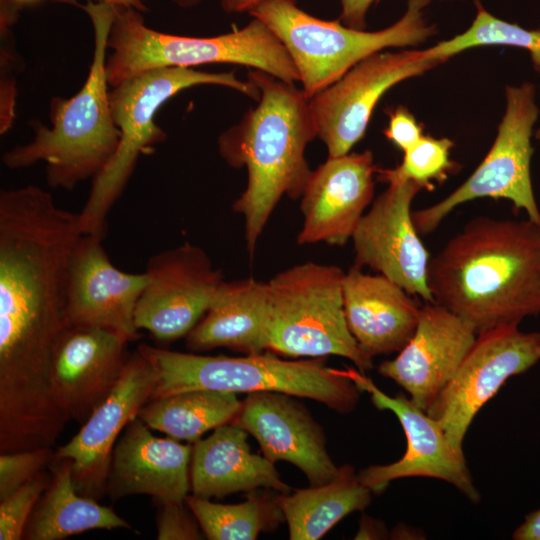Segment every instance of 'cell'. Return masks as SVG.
I'll return each instance as SVG.
<instances>
[{"label": "cell", "mask_w": 540, "mask_h": 540, "mask_svg": "<svg viewBox=\"0 0 540 540\" xmlns=\"http://www.w3.org/2000/svg\"><path fill=\"white\" fill-rule=\"evenodd\" d=\"M83 234L78 213L34 185L0 192V389L18 398L50 390L56 344L70 325L67 286Z\"/></svg>", "instance_id": "obj_1"}, {"label": "cell", "mask_w": 540, "mask_h": 540, "mask_svg": "<svg viewBox=\"0 0 540 540\" xmlns=\"http://www.w3.org/2000/svg\"><path fill=\"white\" fill-rule=\"evenodd\" d=\"M436 303L476 334L540 313V224L478 217L429 260Z\"/></svg>", "instance_id": "obj_2"}, {"label": "cell", "mask_w": 540, "mask_h": 540, "mask_svg": "<svg viewBox=\"0 0 540 540\" xmlns=\"http://www.w3.org/2000/svg\"><path fill=\"white\" fill-rule=\"evenodd\" d=\"M248 80L260 91L258 104L217 144L229 166L248 172L247 186L232 208L244 218L246 248L252 254L282 196L301 197L312 172L305 149L317 130L302 89L258 69L248 72Z\"/></svg>", "instance_id": "obj_3"}, {"label": "cell", "mask_w": 540, "mask_h": 540, "mask_svg": "<svg viewBox=\"0 0 540 540\" xmlns=\"http://www.w3.org/2000/svg\"><path fill=\"white\" fill-rule=\"evenodd\" d=\"M78 6L88 15L93 27V56L85 83L72 97L52 98L51 126L32 120V140L9 149L2 157L9 169L44 162L48 186L66 191L99 174L120 140L106 74L107 39L115 6L91 0Z\"/></svg>", "instance_id": "obj_4"}, {"label": "cell", "mask_w": 540, "mask_h": 540, "mask_svg": "<svg viewBox=\"0 0 540 540\" xmlns=\"http://www.w3.org/2000/svg\"><path fill=\"white\" fill-rule=\"evenodd\" d=\"M137 350L156 375L152 399L189 390L228 393L280 392L309 398L339 413L355 409L361 390L325 357L284 360L271 353L243 357L206 356L171 351L148 344Z\"/></svg>", "instance_id": "obj_5"}, {"label": "cell", "mask_w": 540, "mask_h": 540, "mask_svg": "<svg viewBox=\"0 0 540 540\" xmlns=\"http://www.w3.org/2000/svg\"><path fill=\"white\" fill-rule=\"evenodd\" d=\"M107 48L106 74L110 87L156 68H196L216 63L258 69L287 83L299 81L285 46L257 18L225 34L194 37L157 31L145 24L142 12L115 7Z\"/></svg>", "instance_id": "obj_6"}, {"label": "cell", "mask_w": 540, "mask_h": 540, "mask_svg": "<svg viewBox=\"0 0 540 540\" xmlns=\"http://www.w3.org/2000/svg\"><path fill=\"white\" fill-rule=\"evenodd\" d=\"M197 85H218L258 100L260 91L234 72H206L189 67H161L131 77L109 91L111 110L120 130L118 147L92 179L88 198L78 213L83 235L103 238L108 214L123 193L141 155L166 139L157 125L161 106L180 91Z\"/></svg>", "instance_id": "obj_7"}, {"label": "cell", "mask_w": 540, "mask_h": 540, "mask_svg": "<svg viewBox=\"0 0 540 540\" xmlns=\"http://www.w3.org/2000/svg\"><path fill=\"white\" fill-rule=\"evenodd\" d=\"M430 0H408L405 14L393 25L368 32L340 20L314 17L297 0H261L248 12L262 21L282 42L310 99L370 55L390 47L414 46L436 30L424 10Z\"/></svg>", "instance_id": "obj_8"}, {"label": "cell", "mask_w": 540, "mask_h": 540, "mask_svg": "<svg viewBox=\"0 0 540 540\" xmlns=\"http://www.w3.org/2000/svg\"><path fill=\"white\" fill-rule=\"evenodd\" d=\"M345 272L306 262L283 270L267 284V350L287 357L337 355L361 371L373 367L351 334L344 313Z\"/></svg>", "instance_id": "obj_9"}, {"label": "cell", "mask_w": 540, "mask_h": 540, "mask_svg": "<svg viewBox=\"0 0 540 540\" xmlns=\"http://www.w3.org/2000/svg\"><path fill=\"white\" fill-rule=\"evenodd\" d=\"M535 95V86L530 82L507 86L505 114L484 160L463 184L444 199L412 212L420 235L436 230L460 204L484 197L507 199L516 209L525 211L528 219L540 224V210L530 173L531 136L539 115Z\"/></svg>", "instance_id": "obj_10"}, {"label": "cell", "mask_w": 540, "mask_h": 540, "mask_svg": "<svg viewBox=\"0 0 540 540\" xmlns=\"http://www.w3.org/2000/svg\"><path fill=\"white\" fill-rule=\"evenodd\" d=\"M539 361V332H523L518 325L482 331L426 413L440 423L453 447L463 452L465 435L478 411L508 378Z\"/></svg>", "instance_id": "obj_11"}, {"label": "cell", "mask_w": 540, "mask_h": 540, "mask_svg": "<svg viewBox=\"0 0 540 540\" xmlns=\"http://www.w3.org/2000/svg\"><path fill=\"white\" fill-rule=\"evenodd\" d=\"M443 63L429 48L377 52L309 99L317 137L328 157L348 154L367 129L372 112L387 90Z\"/></svg>", "instance_id": "obj_12"}, {"label": "cell", "mask_w": 540, "mask_h": 540, "mask_svg": "<svg viewBox=\"0 0 540 540\" xmlns=\"http://www.w3.org/2000/svg\"><path fill=\"white\" fill-rule=\"evenodd\" d=\"M144 272L135 324L161 342L186 337L225 282L205 250L189 242L152 255Z\"/></svg>", "instance_id": "obj_13"}, {"label": "cell", "mask_w": 540, "mask_h": 540, "mask_svg": "<svg viewBox=\"0 0 540 540\" xmlns=\"http://www.w3.org/2000/svg\"><path fill=\"white\" fill-rule=\"evenodd\" d=\"M388 188L359 221L353 236L356 265L367 266L410 295L435 302L427 282L429 254L412 218L411 204L422 188L379 170Z\"/></svg>", "instance_id": "obj_14"}, {"label": "cell", "mask_w": 540, "mask_h": 540, "mask_svg": "<svg viewBox=\"0 0 540 540\" xmlns=\"http://www.w3.org/2000/svg\"><path fill=\"white\" fill-rule=\"evenodd\" d=\"M343 371L361 391L370 394L376 408L395 414L407 440L406 451L399 460L386 465H371L358 474L366 487L380 494L396 479L428 477L452 484L474 503L480 500L464 452L453 447L436 419L402 393L388 396L363 373L352 368Z\"/></svg>", "instance_id": "obj_15"}, {"label": "cell", "mask_w": 540, "mask_h": 540, "mask_svg": "<svg viewBox=\"0 0 540 540\" xmlns=\"http://www.w3.org/2000/svg\"><path fill=\"white\" fill-rule=\"evenodd\" d=\"M156 375L149 361L136 350L108 397L92 412L80 430L55 451L69 459L76 491L99 501L106 494L112 453L120 435L153 395Z\"/></svg>", "instance_id": "obj_16"}, {"label": "cell", "mask_w": 540, "mask_h": 540, "mask_svg": "<svg viewBox=\"0 0 540 540\" xmlns=\"http://www.w3.org/2000/svg\"><path fill=\"white\" fill-rule=\"evenodd\" d=\"M129 339L93 325H69L50 366L53 400L68 421L83 424L108 397L128 360Z\"/></svg>", "instance_id": "obj_17"}, {"label": "cell", "mask_w": 540, "mask_h": 540, "mask_svg": "<svg viewBox=\"0 0 540 540\" xmlns=\"http://www.w3.org/2000/svg\"><path fill=\"white\" fill-rule=\"evenodd\" d=\"M476 335L446 307L426 302L410 340L394 359L382 362L378 372L401 386L426 411L457 372Z\"/></svg>", "instance_id": "obj_18"}, {"label": "cell", "mask_w": 540, "mask_h": 540, "mask_svg": "<svg viewBox=\"0 0 540 540\" xmlns=\"http://www.w3.org/2000/svg\"><path fill=\"white\" fill-rule=\"evenodd\" d=\"M147 275L115 267L102 237L82 235L72 253L67 316L70 325H93L114 330L134 341L139 338L135 311Z\"/></svg>", "instance_id": "obj_19"}, {"label": "cell", "mask_w": 540, "mask_h": 540, "mask_svg": "<svg viewBox=\"0 0 540 540\" xmlns=\"http://www.w3.org/2000/svg\"><path fill=\"white\" fill-rule=\"evenodd\" d=\"M295 397L271 391L250 393L232 422L256 439L272 463L287 461L311 485H321L333 479L339 467L327 452L323 429Z\"/></svg>", "instance_id": "obj_20"}, {"label": "cell", "mask_w": 540, "mask_h": 540, "mask_svg": "<svg viewBox=\"0 0 540 540\" xmlns=\"http://www.w3.org/2000/svg\"><path fill=\"white\" fill-rule=\"evenodd\" d=\"M373 154L366 150L328 157L312 171L301 195V245L343 246L371 203L374 194Z\"/></svg>", "instance_id": "obj_21"}, {"label": "cell", "mask_w": 540, "mask_h": 540, "mask_svg": "<svg viewBox=\"0 0 540 540\" xmlns=\"http://www.w3.org/2000/svg\"><path fill=\"white\" fill-rule=\"evenodd\" d=\"M192 444L157 437L137 416L112 453L106 494L112 500L148 495L154 503L185 502L190 491Z\"/></svg>", "instance_id": "obj_22"}, {"label": "cell", "mask_w": 540, "mask_h": 540, "mask_svg": "<svg viewBox=\"0 0 540 540\" xmlns=\"http://www.w3.org/2000/svg\"><path fill=\"white\" fill-rule=\"evenodd\" d=\"M344 313L361 350L373 358L399 352L417 327L420 307L385 276L369 275L354 265L343 279Z\"/></svg>", "instance_id": "obj_23"}, {"label": "cell", "mask_w": 540, "mask_h": 540, "mask_svg": "<svg viewBox=\"0 0 540 540\" xmlns=\"http://www.w3.org/2000/svg\"><path fill=\"white\" fill-rule=\"evenodd\" d=\"M247 432L233 422L221 425L192 444L190 491L210 499L257 488L289 493L270 460L251 452Z\"/></svg>", "instance_id": "obj_24"}, {"label": "cell", "mask_w": 540, "mask_h": 540, "mask_svg": "<svg viewBox=\"0 0 540 540\" xmlns=\"http://www.w3.org/2000/svg\"><path fill=\"white\" fill-rule=\"evenodd\" d=\"M267 284L254 278L225 282L202 319L185 337L186 348L224 347L247 354L267 350Z\"/></svg>", "instance_id": "obj_25"}, {"label": "cell", "mask_w": 540, "mask_h": 540, "mask_svg": "<svg viewBox=\"0 0 540 540\" xmlns=\"http://www.w3.org/2000/svg\"><path fill=\"white\" fill-rule=\"evenodd\" d=\"M48 469L50 485L35 506L23 539L62 540L96 529L133 530L111 507L100 505L97 500L76 491L69 459L54 457Z\"/></svg>", "instance_id": "obj_26"}, {"label": "cell", "mask_w": 540, "mask_h": 540, "mask_svg": "<svg viewBox=\"0 0 540 540\" xmlns=\"http://www.w3.org/2000/svg\"><path fill=\"white\" fill-rule=\"evenodd\" d=\"M372 493L354 467L345 464L324 484L274 498L288 524L291 540H317L348 514L368 507Z\"/></svg>", "instance_id": "obj_27"}, {"label": "cell", "mask_w": 540, "mask_h": 540, "mask_svg": "<svg viewBox=\"0 0 540 540\" xmlns=\"http://www.w3.org/2000/svg\"><path fill=\"white\" fill-rule=\"evenodd\" d=\"M241 403L234 393L189 390L150 400L138 417L152 430L193 444L204 433L232 422Z\"/></svg>", "instance_id": "obj_28"}, {"label": "cell", "mask_w": 540, "mask_h": 540, "mask_svg": "<svg viewBox=\"0 0 540 540\" xmlns=\"http://www.w3.org/2000/svg\"><path fill=\"white\" fill-rule=\"evenodd\" d=\"M185 503L210 540H254L285 520L275 498L267 494L254 493L236 504L214 503L188 494Z\"/></svg>", "instance_id": "obj_29"}, {"label": "cell", "mask_w": 540, "mask_h": 540, "mask_svg": "<svg viewBox=\"0 0 540 540\" xmlns=\"http://www.w3.org/2000/svg\"><path fill=\"white\" fill-rule=\"evenodd\" d=\"M477 14L471 26L462 34L430 47L436 58L447 61L453 55L477 46L508 45L530 53L534 69L540 72V30H527L491 15L479 0H475Z\"/></svg>", "instance_id": "obj_30"}, {"label": "cell", "mask_w": 540, "mask_h": 540, "mask_svg": "<svg viewBox=\"0 0 540 540\" xmlns=\"http://www.w3.org/2000/svg\"><path fill=\"white\" fill-rule=\"evenodd\" d=\"M453 142L448 138L436 139L422 136L413 146L404 151V157L399 166L394 169H384L390 175L410 180L422 189L432 190L433 181H444L448 172L454 169L455 163L449 154Z\"/></svg>", "instance_id": "obj_31"}, {"label": "cell", "mask_w": 540, "mask_h": 540, "mask_svg": "<svg viewBox=\"0 0 540 540\" xmlns=\"http://www.w3.org/2000/svg\"><path fill=\"white\" fill-rule=\"evenodd\" d=\"M50 482L51 473L43 470L0 500V540L23 538L28 520Z\"/></svg>", "instance_id": "obj_32"}, {"label": "cell", "mask_w": 540, "mask_h": 540, "mask_svg": "<svg viewBox=\"0 0 540 540\" xmlns=\"http://www.w3.org/2000/svg\"><path fill=\"white\" fill-rule=\"evenodd\" d=\"M55 457L52 447L0 454V500L45 470Z\"/></svg>", "instance_id": "obj_33"}, {"label": "cell", "mask_w": 540, "mask_h": 540, "mask_svg": "<svg viewBox=\"0 0 540 540\" xmlns=\"http://www.w3.org/2000/svg\"><path fill=\"white\" fill-rule=\"evenodd\" d=\"M12 26H0L1 38V80H0V132L6 133L15 117L16 72L19 60L12 43Z\"/></svg>", "instance_id": "obj_34"}, {"label": "cell", "mask_w": 540, "mask_h": 540, "mask_svg": "<svg viewBox=\"0 0 540 540\" xmlns=\"http://www.w3.org/2000/svg\"><path fill=\"white\" fill-rule=\"evenodd\" d=\"M158 540L202 539L200 525L185 502L155 503Z\"/></svg>", "instance_id": "obj_35"}, {"label": "cell", "mask_w": 540, "mask_h": 540, "mask_svg": "<svg viewBox=\"0 0 540 540\" xmlns=\"http://www.w3.org/2000/svg\"><path fill=\"white\" fill-rule=\"evenodd\" d=\"M384 134L403 152L423 136L422 126L404 107H397L389 113V125Z\"/></svg>", "instance_id": "obj_36"}, {"label": "cell", "mask_w": 540, "mask_h": 540, "mask_svg": "<svg viewBox=\"0 0 540 540\" xmlns=\"http://www.w3.org/2000/svg\"><path fill=\"white\" fill-rule=\"evenodd\" d=\"M377 1L379 0H340V22L347 27L364 30L368 9Z\"/></svg>", "instance_id": "obj_37"}, {"label": "cell", "mask_w": 540, "mask_h": 540, "mask_svg": "<svg viewBox=\"0 0 540 540\" xmlns=\"http://www.w3.org/2000/svg\"><path fill=\"white\" fill-rule=\"evenodd\" d=\"M515 540H540V508L525 517L512 534Z\"/></svg>", "instance_id": "obj_38"}, {"label": "cell", "mask_w": 540, "mask_h": 540, "mask_svg": "<svg viewBox=\"0 0 540 540\" xmlns=\"http://www.w3.org/2000/svg\"><path fill=\"white\" fill-rule=\"evenodd\" d=\"M386 535V528L381 521L363 516L355 539H381Z\"/></svg>", "instance_id": "obj_39"}, {"label": "cell", "mask_w": 540, "mask_h": 540, "mask_svg": "<svg viewBox=\"0 0 540 540\" xmlns=\"http://www.w3.org/2000/svg\"><path fill=\"white\" fill-rule=\"evenodd\" d=\"M261 0H221V7L226 13L249 11Z\"/></svg>", "instance_id": "obj_40"}, {"label": "cell", "mask_w": 540, "mask_h": 540, "mask_svg": "<svg viewBox=\"0 0 540 540\" xmlns=\"http://www.w3.org/2000/svg\"><path fill=\"white\" fill-rule=\"evenodd\" d=\"M94 1L106 3L115 7L133 8L144 13L148 10L147 2L151 0H94Z\"/></svg>", "instance_id": "obj_41"}, {"label": "cell", "mask_w": 540, "mask_h": 540, "mask_svg": "<svg viewBox=\"0 0 540 540\" xmlns=\"http://www.w3.org/2000/svg\"><path fill=\"white\" fill-rule=\"evenodd\" d=\"M174 5L183 8H193L199 4H201L205 0H170Z\"/></svg>", "instance_id": "obj_42"}, {"label": "cell", "mask_w": 540, "mask_h": 540, "mask_svg": "<svg viewBox=\"0 0 540 540\" xmlns=\"http://www.w3.org/2000/svg\"><path fill=\"white\" fill-rule=\"evenodd\" d=\"M12 1L15 2L16 4L20 5L23 8L26 5L36 4L41 0H12Z\"/></svg>", "instance_id": "obj_43"}, {"label": "cell", "mask_w": 540, "mask_h": 540, "mask_svg": "<svg viewBox=\"0 0 540 540\" xmlns=\"http://www.w3.org/2000/svg\"><path fill=\"white\" fill-rule=\"evenodd\" d=\"M536 137L540 140V129L537 131Z\"/></svg>", "instance_id": "obj_44"}]
</instances>
